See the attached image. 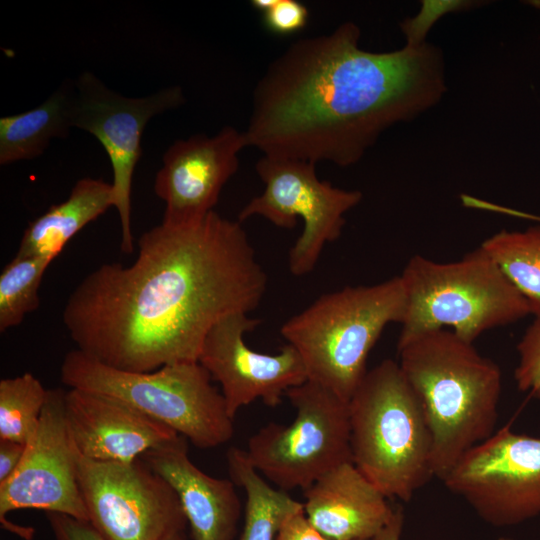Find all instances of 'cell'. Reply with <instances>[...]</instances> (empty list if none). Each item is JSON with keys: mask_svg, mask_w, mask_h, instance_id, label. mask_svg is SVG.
Listing matches in <instances>:
<instances>
[{"mask_svg": "<svg viewBox=\"0 0 540 540\" xmlns=\"http://www.w3.org/2000/svg\"><path fill=\"white\" fill-rule=\"evenodd\" d=\"M404 523L402 508L395 507L394 513L386 526L371 540H400Z\"/></svg>", "mask_w": 540, "mask_h": 540, "instance_id": "31", "label": "cell"}, {"mask_svg": "<svg viewBox=\"0 0 540 540\" xmlns=\"http://www.w3.org/2000/svg\"><path fill=\"white\" fill-rule=\"evenodd\" d=\"M406 308L400 275L346 286L288 319L281 335L300 354L307 380L349 401L368 371L370 351L388 324H402Z\"/></svg>", "mask_w": 540, "mask_h": 540, "instance_id": "5", "label": "cell"}, {"mask_svg": "<svg viewBox=\"0 0 540 540\" xmlns=\"http://www.w3.org/2000/svg\"><path fill=\"white\" fill-rule=\"evenodd\" d=\"M60 378L69 389L103 394L126 403L197 448H215L233 436V418L224 397L199 362L131 372L105 365L74 349L63 359Z\"/></svg>", "mask_w": 540, "mask_h": 540, "instance_id": "6", "label": "cell"}, {"mask_svg": "<svg viewBox=\"0 0 540 540\" xmlns=\"http://www.w3.org/2000/svg\"><path fill=\"white\" fill-rule=\"evenodd\" d=\"M477 1L465 0H424L422 1L419 13L413 17L405 19L400 23L401 30L406 38V45L418 46L423 44L428 31L435 24L437 19L450 12L468 10L477 6Z\"/></svg>", "mask_w": 540, "mask_h": 540, "instance_id": "26", "label": "cell"}, {"mask_svg": "<svg viewBox=\"0 0 540 540\" xmlns=\"http://www.w3.org/2000/svg\"><path fill=\"white\" fill-rule=\"evenodd\" d=\"M309 17L307 7L297 0H276L263 13V23L272 33L288 35L303 29Z\"/></svg>", "mask_w": 540, "mask_h": 540, "instance_id": "27", "label": "cell"}, {"mask_svg": "<svg viewBox=\"0 0 540 540\" xmlns=\"http://www.w3.org/2000/svg\"><path fill=\"white\" fill-rule=\"evenodd\" d=\"M275 540H332L309 521L304 508L288 515L282 522Z\"/></svg>", "mask_w": 540, "mask_h": 540, "instance_id": "29", "label": "cell"}, {"mask_svg": "<svg viewBox=\"0 0 540 540\" xmlns=\"http://www.w3.org/2000/svg\"><path fill=\"white\" fill-rule=\"evenodd\" d=\"M52 262L41 257L14 258L0 274V332L20 325L25 316L38 309V290Z\"/></svg>", "mask_w": 540, "mask_h": 540, "instance_id": "24", "label": "cell"}, {"mask_svg": "<svg viewBox=\"0 0 540 540\" xmlns=\"http://www.w3.org/2000/svg\"><path fill=\"white\" fill-rule=\"evenodd\" d=\"M304 497L309 521L332 540H371L395 509L352 462L327 472L304 490Z\"/></svg>", "mask_w": 540, "mask_h": 540, "instance_id": "18", "label": "cell"}, {"mask_svg": "<svg viewBox=\"0 0 540 540\" xmlns=\"http://www.w3.org/2000/svg\"><path fill=\"white\" fill-rule=\"evenodd\" d=\"M514 378L517 388L540 400V318H535L517 345Z\"/></svg>", "mask_w": 540, "mask_h": 540, "instance_id": "25", "label": "cell"}, {"mask_svg": "<svg viewBox=\"0 0 540 540\" xmlns=\"http://www.w3.org/2000/svg\"><path fill=\"white\" fill-rule=\"evenodd\" d=\"M498 540H514V539L509 538V537H500L498 538Z\"/></svg>", "mask_w": 540, "mask_h": 540, "instance_id": "34", "label": "cell"}, {"mask_svg": "<svg viewBox=\"0 0 540 540\" xmlns=\"http://www.w3.org/2000/svg\"><path fill=\"white\" fill-rule=\"evenodd\" d=\"M112 206V183L90 177L78 180L65 201L50 206L29 223L16 256L41 257L53 262L81 229Z\"/></svg>", "mask_w": 540, "mask_h": 540, "instance_id": "19", "label": "cell"}, {"mask_svg": "<svg viewBox=\"0 0 540 540\" xmlns=\"http://www.w3.org/2000/svg\"><path fill=\"white\" fill-rule=\"evenodd\" d=\"M72 83L62 85L42 104L0 118V164L39 157L54 138H65L72 126Z\"/></svg>", "mask_w": 540, "mask_h": 540, "instance_id": "20", "label": "cell"}, {"mask_svg": "<svg viewBox=\"0 0 540 540\" xmlns=\"http://www.w3.org/2000/svg\"><path fill=\"white\" fill-rule=\"evenodd\" d=\"M141 459L175 491L193 540H233L241 512L236 484L199 469L184 437L149 450Z\"/></svg>", "mask_w": 540, "mask_h": 540, "instance_id": "17", "label": "cell"}, {"mask_svg": "<svg viewBox=\"0 0 540 540\" xmlns=\"http://www.w3.org/2000/svg\"><path fill=\"white\" fill-rule=\"evenodd\" d=\"M178 86L149 96L129 98L108 88L90 72L72 83V126L93 135L103 146L113 171L114 207L121 224L122 253L134 252L131 228V191L141 158V139L149 120L183 102Z\"/></svg>", "mask_w": 540, "mask_h": 540, "instance_id": "12", "label": "cell"}, {"mask_svg": "<svg viewBox=\"0 0 540 540\" xmlns=\"http://www.w3.org/2000/svg\"><path fill=\"white\" fill-rule=\"evenodd\" d=\"M275 1L276 0H253L251 1V5L258 11L264 13L273 6Z\"/></svg>", "mask_w": 540, "mask_h": 540, "instance_id": "32", "label": "cell"}, {"mask_svg": "<svg viewBox=\"0 0 540 540\" xmlns=\"http://www.w3.org/2000/svg\"><path fill=\"white\" fill-rule=\"evenodd\" d=\"M38 378L26 372L0 380V440L27 445L39 426L47 399Z\"/></svg>", "mask_w": 540, "mask_h": 540, "instance_id": "23", "label": "cell"}, {"mask_svg": "<svg viewBox=\"0 0 540 540\" xmlns=\"http://www.w3.org/2000/svg\"><path fill=\"white\" fill-rule=\"evenodd\" d=\"M77 479L89 522L107 540H165L187 523L172 487L141 458L102 462L76 452Z\"/></svg>", "mask_w": 540, "mask_h": 540, "instance_id": "10", "label": "cell"}, {"mask_svg": "<svg viewBox=\"0 0 540 540\" xmlns=\"http://www.w3.org/2000/svg\"><path fill=\"white\" fill-rule=\"evenodd\" d=\"M485 522L513 526L540 515V438L510 424L470 449L443 480Z\"/></svg>", "mask_w": 540, "mask_h": 540, "instance_id": "11", "label": "cell"}, {"mask_svg": "<svg viewBox=\"0 0 540 540\" xmlns=\"http://www.w3.org/2000/svg\"><path fill=\"white\" fill-rule=\"evenodd\" d=\"M508 210L509 215L540 222L538 216ZM480 246L526 299L531 315L540 318V224L523 231L502 230Z\"/></svg>", "mask_w": 540, "mask_h": 540, "instance_id": "22", "label": "cell"}, {"mask_svg": "<svg viewBox=\"0 0 540 540\" xmlns=\"http://www.w3.org/2000/svg\"><path fill=\"white\" fill-rule=\"evenodd\" d=\"M266 287L242 223L212 211L145 231L131 265L105 263L80 281L62 320L76 349L116 369L150 372L198 362L210 329L255 310Z\"/></svg>", "mask_w": 540, "mask_h": 540, "instance_id": "1", "label": "cell"}, {"mask_svg": "<svg viewBox=\"0 0 540 540\" xmlns=\"http://www.w3.org/2000/svg\"><path fill=\"white\" fill-rule=\"evenodd\" d=\"M231 480L246 495L244 525L239 540H275L284 519L304 508L285 491L270 486L250 464L244 450L230 448L226 454Z\"/></svg>", "mask_w": 540, "mask_h": 540, "instance_id": "21", "label": "cell"}, {"mask_svg": "<svg viewBox=\"0 0 540 540\" xmlns=\"http://www.w3.org/2000/svg\"><path fill=\"white\" fill-rule=\"evenodd\" d=\"M316 163L265 156L256 172L265 184L262 194L240 211L238 221L261 216L275 226L291 229L298 217L303 231L289 252V269L295 276L310 273L327 243L337 240L346 223L344 215L362 200L358 190H345L317 177Z\"/></svg>", "mask_w": 540, "mask_h": 540, "instance_id": "9", "label": "cell"}, {"mask_svg": "<svg viewBox=\"0 0 540 540\" xmlns=\"http://www.w3.org/2000/svg\"><path fill=\"white\" fill-rule=\"evenodd\" d=\"M165 540H185V539H184L183 534L181 532V533L173 534V535L169 536L168 538H166Z\"/></svg>", "mask_w": 540, "mask_h": 540, "instance_id": "33", "label": "cell"}, {"mask_svg": "<svg viewBox=\"0 0 540 540\" xmlns=\"http://www.w3.org/2000/svg\"><path fill=\"white\" fill-rule=\"evenodd\" d=\"M359 39L360 28L347 21L293 42L272 61L253 91L247 146L346 167L386 129L441 100L447 88L438 47L371 52Z\"/></svg>", "mask_w": 540, "mask_h": 540, "instance_id": "2", "label": "cell"}, {"mask_svg": "<svg viewBox=\"0 0 540 540\" xmlns=\"http://www.w3.org/2000/svg\"><path fill=\"white\" fill-rule=\"evenodd\" d=\"M244 132L225 126L215 136L193 135L175 141L164 153L154 192L165 203L161 223L183 226L213 211L228 180L237 172Z\"/></svg>", "mask_w": 540, "mask_h": 540, "instance_id": "15", "label": "cell"}, {"mask_svg": "<svg viewBox=\"0 0 540 540\" xmlns=\"http://www.w3.org/2000/svg\"><path fill=\"white\" fill-rule=\"evenodd\" d=\"M296 410L288 425L268 423L249 438L250 464L278 489L306 490L352 462L349 401L310 380L286 393Z\"/></svg>", "mask_w": 540, "mask_h": 540, "instance_id": "8", "label": "cell"}, {"mask_svg": "<svg viewBox=\"0 0 540 540\" xmlns=\"http://www.w3.org/2000/svg\"><path fill=\"white\" fill-rule=\"evenodd\" d=\"M26 445L10 441L0 440V484L6 482L20 465Z\"/></svg>", "mask_w": 540, "mask_h": 540, "instance_id": "30", "label": "cell"}, {"mask_svg": "<svg viewBox=\"0 0 540 540\" xmlns=\"http://www.w3.org/2000/svg\"><path fill=\"white\" fill-rule=\"evenodd\" d=\"M65 418L75 451L95 461L133 463L180 436L124 402L79 389L66 391Z\"/></svg>", "mask_w": 540, "mask_h": 540, "instance_id": "16", "label": "cell"}, {"mask_svg": "<svg viewBox=\"0 0 540 540\" xmlns=\"http://www.w3.org/2000/svg\"><path fill=\"white\" fill-rule=\"evenodd\" d=\"M65 394L48 389L39 426L14 474L0 484V522L18 509H39L89 521L77 479L76 451L65 418Z\"/></svg>", "mask_w": 540, "mask_h": 540, "instance_id": "13", "label": "cell"}, {"mask_svg": "<svg viewBox=\"0 0 540 540\" xmlns=\"http://www.w3.org/2000/svg\"><path fill=\"white\" fill-rule=\"evenodd\" d=\"M351 459L387 498L409 502L432 477V438L398 362L368 370L349 400Z\"/></svg>", "mask_w": 540, "mask_h": 540, "instance_id": "4", "label": "cell"}, {"mask_svg": "<svg viewBox=\"0 0 540 540\" xmlns=\"http://www.w3.org/2000/svg\"><path fill=\"white\" fill-rule=\"evenodd\" d=\"M397 351L431 433L433 475L443 481L470 449L496 431L501 370L446 328L422 332Z\"/></svg>", "mask_w": 540, "mask_h": 540, "instance_id": "3", "label": "cell"}, {"mask_svg": "<svg viewBox=\"0 0 540 540\" xmlns=\"http://www.w3.org/2000/svg\"><path fill=\"white\" fill-rule=\"evenodd\" d=\"M259 322L246 313L231 314L210 329L200 351L198 362L220 384L233 419L256 400L276 407L289 389L307 381L302 358L292 345L287 343L276 354L247 346L244 335Z\"/></svg>", "mask_w": 540, "mask_h": 540, "instance_id": "14", "label": "cell"}, {"mask_svg": "<svg viewBox=\"0 0 540 540\" xmlns=\"http://www.w3.org/2000/svg\"><path fill=\"white\" fill-rule=\"evenodd\" d=\"M56 540H107L89 521L56 513H46Z\"/></svg>", "mask_w": 540, "mask_h": 540, "instance_id": "28", "label": "cell"}, {"mask_svg": "<svg viewBox=\"0 0 540 540\" xmlns=\"http://www.w3.org/2000/svg\"><path fill=\"white\" fill-rule=\"evenodd\" d=\"M400 277L407 308L397 346L447 327L473 343L485 331L531 314L526 299L481 246L447 263L414 255Z\"/></svg>", "mask_w": 540, "mask_h": 540, "instance_id": "7", "label": "cell"}]
</instances>
